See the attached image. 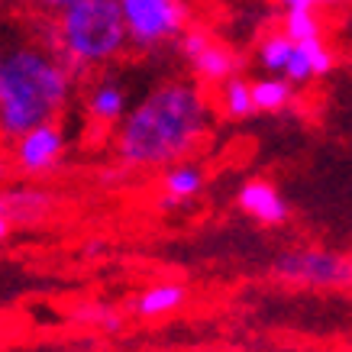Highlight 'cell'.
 I'll list each match as a JSON object with an SVG mask.
<instances>
[{
  "mask_svg": "<svg viewBox=\"0 0 352 352\" xmlns=\"http://www.w3.org/2000/svg\"><path fill=\"white\" fill-rule=\"evenodd\" d=\"M210 129V100L191 81H162L113 133L117 162L133 168H168L188 159Z\"/></svg>",
  "mask_w": 352,
  "mask_h": 352,
  "instance_id": "obj_1",
  "label": "cell"
},
{
  "mask_svg": "<svg viewBox=\"0 0 352 352\" xmlns=\"http://www.w3.org/2000/svg\"><path fill=\"white\" fill-rule=\"evenodd\" d=\"M75 78L55 52L39 45H16L3 55L0 81V139L16 142L23 133L62 117Z\"/></svg>",
  "mask_w": 352,
  "mask_h": 352,
  "instance_id": "obj_2",
  "label": "cell"
},
{
  "mask_svg": "<svg viewBox=\"0 0 352 352\" xmlns=\"http://www.w3.org/2000/svg\"><path fill=\"white\" fill-rule=\"evenodd\" d=\"M55 30H58L55 58L75 81L91 75V68L113 62L129 45L120 0H78L58 13Z\"/></svg>",
  "mask_w": 352,
  "mask_h": 352,
  "instance_id": "obj_3",
  "label": "cell"
},
{
  "mask_svg": "<svg viewBox=\"0 0 352 352\" xmlns=\"http://www.w3.org/2000/svg\"><path fill=\"white\" fill-rule=\"evenodd\" d=\"M272 275L291 288L310 291H349L352 288V252H336L323 245H298L278 252Z\"/></svg>",
  "mask_w": 352,
  "mask_h": 352,
  "instance_id": "obj_4",
  "label": "cell"
},
{
  "mask_svg": "<svg viewBox=\"0 0 352 352\" xmlns=\"http://www.w3.org/2000/svg\"><path fill=\"white\" fill-rule=\"evenodd\" d=\"M120 7L126 16L129 45L139 52L171 43L188 30V3L184 0H120Z\"/></svg>",
  "mask_w": 352,
  "mask_h": 352,
  "instance_id": "obj_5",
  "label": "cell"
},
{
  "mask_svg": "<svg viewBox=\"0 0 352 352\" xmlns=\"http://www.w3.org/2000/svg\"><path fill=\"white\" fill-rule=\"evenodd\" d=\"M175 43H178V55L188 62V68L194 72V78L201 85L220 87L223 81L239 75V55L230 45L217 43L214 36L201 30V26H188Z\"/></svg>",
  "mask_w": 352,
  "mask_h": 352,
  "instance_id": "obj_6",
  "label": "cell"
},
{
  "mask_svg": "<svg viewBox=\"0 0 352 352\" xmlns=\"http://www.w3.org/2000/svg\"><path fill=\"white\" fill-rule=\"evenodd\" d=\"M65 155V133L58 120L23 133L16 142H10V168H16L26 178H45L62 165Z\"/></svg>",
  "mask_w": 352,
  "mask_h": 352,
  "instance_id": "obj_7",
  "label": "cell"
},
{
  "mask_svg": "<svg viewBox=\"0 0 352 352\" xmlns=\"http://www.w3.org/2000/svg\"><path fill=\"white\" fill-rule=\"evenodd\" d=\"M58 210V197L45 188L10 184L0 188V217L10 226H39Z\"/></svg>",
  "mask_w": 352,
  "mask_h": 352,
  "instance_id": "obj_8",
  "label": "cell"
},
{
  "mask_svg": "<svg viewBox=\"0 0 352 352\" xmlns=\"http://www.w3.org/2000/svg\"><path fill=\"white\" fill-rule=\"evenodd\" d=\"M236 204H239V210H243L245 217H252V220H258V223L265 226H281L288 223V201L278 194V188L272 182H265V178H252V182H245L243 188H239V197H236Z\"/></svg>",
  "mask_w": 352,
  "mask_h": 352,
  "instance_id": "obj_9",
  "label": "cell"
},
{
  "mask_svg": "<svg viewBox=\"0 0 352 352\" xmlns=\"http://www.w3.org/2000/svg\"><path fill=\"white\" fill-rule=\"evenodd\" d=\"M85 110L97 126H113L126 117V91L113 78H97V85L87 91Z\"/></svg>",
  "mask_w": 352,
  "mask_h": 352,
  "instance_id": "obj_10",
  "label": "cell"
},
{
  "mask_svg": "<svg viewBox=\"0 0 352 352\" xmlns=\"http://www.w3.org/2000/svg\"><path fill=\"white\" fill-rule=\"evenodd\" d=\"M188 300V288L178 285V281H162V285H152L133 300V314L139 320H155V317H165V314H175Z\"/></svg>",
  "mask_w": 352,
  "mask_h": 352,
  "instance_id": "obj_11",
  "label": "cell"
},
{
  "mask_svg": "<svg viewBox=\"0 0 352 352\" xmlns=\"http://www.w3.org/2000/svg\"><path fill=\"white\" fill-rule=\"evenodd\" d=\"M201 188H204V171L194 162H175L162 175V191H165L162 207H175L182 201H191L194 194H201Z\"/></svg>",
  "mask_w": 352,
  "mask_h": 352,
  "instance_id": "obj_12",
  "label": "cell"
},
{
  "mask_svg": "<svg viewBox=\"0 0 352 352\" xmlns=\"http://www.w3.org/2000/svg\"><path fill=\"white\" fill-rule=\"evenodd\" d=\"M294 91L285 75H265L252 81V100H256V113H281L294 104Z\"/></svg>",
  "mask_w": 352,
  "mask_h": 352,
  "instance_id": "obj_13",
  "label": "cell"
},
{
  "mask_svg": "<svg viewBox=\"0 0 352 352\" xmlns=\"http://www.w3.org/2000/svg\"><path fill=\"white\" fill-rule=\"evenodd\" d=\"M294 39L285 30H275L262 36V43L256 45V62L265 68V75H285L291 55H294Z\"/></svg>",
  "mask_w": 352,
  "mask_h": 352,
  "instance_id": "obj_14",
  "label": "cell"
},
{
  "mask_svg": "<svg viewBox=\"0 0 352 352\" xmlns=\"http://www.w3.org/2000/svg\"><path fill=\"white\" fill-rule=\"evenodd\" d=\"M217 104L230 120H245L256 113V100H252V81H245L243 75H233L230 81L220 85L217 91Z\"/></svg>",
  "mask_w": 352,
  "mask_h": 352,
  "instance_id": "obj_15",
  "label": "cell"
},
{
  "mask_svg": "<svg viewBox=\"0 0 352 352\" xmlns=\"http://www.w3.org/2000/svg\"><path fill=\"white\" fill-rule=\"evenodd\" d=\"M281 30L288 32L294 43H307V39L323 36V23L317 16V7H294V10H285Z\"/></svg>",
  "mask_w": 352,
  "mask_h": 352,
  "instance_id": "obj_16",
  "label": "cell"
},
{
  "mask_svg": "<svg viewBox=\"0 0 352 352\" xmlns=\"http://www.w3.org/2000/svg\"><path fill=\"white\" fill-rule=\"evenodd\" d=\"M72 320L75 323H87V327H97L104 333H117L123 330V314L107 304H81V307L72 310Z\"/></svg>",
  "mask_w": 352,
  "mask_h": 352,
  "instance_id": "obj_17",
  "label": "cell"
},
{
  "mask_svg": "<svg viewBox=\"0 0 352 352\" xmlns=\"http://www.w3.org/2000/svg\"><path fill=\"white\" fill-rule=\"evenodd\" d=\"M300 49H304V55H307L310 68H314V78H323L333 72V65H336V55H333V49L327 43H323V36H317V39H307V43H298Z\"/></svg>",
  "mask_w": 352,
  "mask_h": 352,
  "instance_id": "obj_18",
  "label": "cell"
},
{
  "mask_svg": "<svg viewBox=\"0 0 352 352\" xmlns=\"http://www.w3.org/2000/svg\"><path fill=\"white\" fill-rule=\"evenodd\" d=\"M133 165H126V162H113V165H107V168L97 171V184H104V188H120V184L126 182L129 175H133Z\"/></svg>",
  "mask_w": 352,
  "mask_h": 352,
  "instance_id": "obj_19",
  "label": "cell"
},
{
  "mask_svg": "<svg viewBox=\"0 0 352 352\" xmlns=\"http://www.w3.org/2000/svg\"><path fill=\"white\" fill-rule=\"evenodd\" d=\"M30 7H36V10H43V13H58L65 10V7H72V3H78V0H26Z\"/></svg>",
  "mask_w": 352,
  "mask_h": 352,
  "instance_id": "obj_20",
  "label": "cell"
},
{
  "mask_svg": "<svg viewBox=\"0 0 352 352\" xmlns=\"http://www.w3.org/2000/svg\"><path fill=\"white\" fill-rule=\"evenodd\" d=\"M285 10H294V7H310V0H278Z\"/></svg>",
  "mask_w": 352,
  "mask_h": 352,
  "instance_id": "obj_21",
  "label": "cell"
},
{
  "mask_svg": "<svg viewBox=\"0 0 352 352\" xmlns=\"http://www.w3.org/2000/svg\"><path fill=\"white\" fill-rule=\"evenodd\" d=\"M13 233V226L7 223V220H3V217H0V243H7V236Z\"/></svg>",
  "mask_w": 352,
  "mask_h": 352,
  "instance_id": "obj_22",
  "label": "cell"
},
{
  "mask_svg": "<svg viewBox=\"0 0 352 352\" xmlns=\"http://www.w3.org/2000/svg\"><path fill=\"white\" fill-rule=\"evenodd\" d=\"M342 0H310V7H336Z\"/></svg>",
  "mask_w": 352,
  "mask_h": 352,
  "instance_id": "obj_23",
  "label": "cell"
},
{
  "mask_svg": "<svg viewBox=\"0 0 352 352\" xmlns=\"http://www.w3.org/2000/svg\"><path fill=\"white\" fill-rule=\"evenodd\" d=\"M7 175H10V162H7V159H3V155H0V182H3Z\"/></svg>",
  "mask_w": 352,
  "mask_h": 352,
  "instance_id": "obj_24",
  "label": "cell"
},
{
  "mask_svg": "<svg viewBox=\"0 0 352 352\" xmlns=\"http://www.w3.org/2000/svg\"><path fill=\"white\" fill-rule=\"evenodd\" d=\"M0 81H3V55H0Z\"/></svg>",
  "mask_w": 352,
  "mask_h": 352,
  "instance_id": "obj_25",
  "label": "cell"
},
{
  "mask_svg": "<svg viewBox=\"0 0 352 352\" xmlns=\"http://www.w3.org/2000/svg\"><path fill=\"white\" fill-rule=\"evenodd\" d=\"M310 352H323V349H310Z\"/></svg>",
  "mask_w": 352,
  "mask_h": 352,
  "instance_id": "obj_26",
  "label": "cell"
}]
</instances>
